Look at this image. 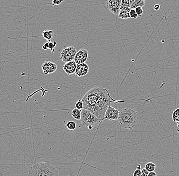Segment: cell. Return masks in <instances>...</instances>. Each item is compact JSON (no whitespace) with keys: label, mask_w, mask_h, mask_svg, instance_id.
<instances>
[{"label":"cell","mask_w":179,"mask_h":176,"mask_svg":"<svg viewBox=\"0 0 179 176\" xmlns=\"http://www.w3.org/2000/svg\"><path fill=\"white\" fill-rule=\"evenodd\" d=\"M84 108L87 109L103 121L105 112L112 103L124 102L111 98L108 91L102 87H96L90 90L81 99Z\"/></svg>","instance_id":"6da1fadb"},{"label":"cell","mask_w":179,"mask_h":176,"mask_svg":"<svg viewBox=\"0 0 179 176\" xmlns=\"http://www.w3.org/2000/svg\"><path fill=\"white\" fill-rule=\"evenodd\" d=\"M118 121L120 126L131 130L138 123V112L131 108H124L120 112Z\"/></svg>","instance_id":"7a4b0ae2"},{"label":"cell","mask_w":179,"mask_h":176,"mask_svg":"<svg viewBox=\"0 0 179 176\" xmlns=\"http://www.w3.org/2000/svg\"><path fill=\"white\" fill-rule=\"evenodd\" d=\"M28 176H60L58 170L47 162H38L33 165Z\"/></svg>","instance_id":"3957f363"},{"label":"cell","mask_w":179,"mask_h":176,"mask_svg":"<svg viewBox=\"0 0 179 176\" xmlns=\"http://www.w3.org/2000/svg\"><path fill=\"white\" fill-rule=\"evenodd\" d=\"M81 117L80 121L84 126L92 130L94 127L99 125L101 120L93 113L87 109H81Z\"/></svg>","instance_id":"277c9868"},{"label":"cell","mask_w":179,"mask_h":176,"mask_svg":"<svg viewBox=\"0 0 179 176\" xmlns=\"http://www.w3.org/2000/svg\"><path fill=\"white\" fill-rule=\"evenodd\" d=\"M77 51L73 46H68L62 50L61 53L60 59L64 62H68L74 60Z\"/></svg>","instance_id":"5b68a950"},{"label":"cell","mask_w":179,"mask_h":176,"mask_svg":"<svg viewBox=\"0 0 179 176\" xmlns=\"http://www.w3.org/2000/svg\"><path fill=\"white\" fill-rule=\"evenodd\" d=\"M121 3L122 0H107V8L111 13L118 15L121 8Z\"/></svg>","instance_id":"8992f818"},{"label":"cell","mask_w":179,"mask_h":176,"mask_svg":"<svg viewBox=\"0 0 179 176\" xmlns=\"http://www.w3.org/2000/svg\"><path fill=\"white\" fill-rule=\"evenodd\" d=\"M119 111H118V109L117 108L110 106V107H108V108L106 111L103 121L104 120L106 119L109 120L111 121L117 120L119 118Z\"/></svg>","instance_id":"52a82bcc"},{"label":"cell","mask_w":179,"mask_h":176,"mask_svg":"<svg viewBox=\"0 0 179 176\" xmlns=\"http://www.w3.org/2000/svg\"><path fill=\"white\" fill-rule=\"evenodd\" d=\"M89 53L87 50L82 48L77 51L74 58V61L77 65L85 63L88 58Z\"/></svg>","instance_id":"ba28073f"},{"label":"cell","mask_w":179,"mask_h":176,"mask_svg":"<svg viewBox=\"0 0 179 176\" xmlns=\"http://www.w3.org/2000/svg\"><path fill=\"white\" fill-rule=\"evenodd\" d=\"M42 70L45 74H50L55 73L57 69V65L54 63L46 61L43 63L41 66Z\"/></svg>","instance_id":"9c48e42d"},{"label":"cell","mask_w":179,"mask_h":176,"mask_svg":"<svg viewBox=\"0 0 179 176\" xmlns=\"http://www.w3.org/2000/svg\"><path fill=\"white\" fill-rule=\"evenodd\" d=\"M89 73V68L85 63L78 64L77 65L75 74L77 77H82L87 75Z\"/></svg>","instance_id":"30bf717a"},{"label":"cell","mask_w":179,"mask_h":176,"mask_svg":"<svg viewBox=\"0 0 179 176\" xmlns=\"http://www.w3.org/2000/svg\"><path fill=\"white\" fill-rule=\"evenodd\" d=\"M77 65L74 61H70L66 63L63 66V70L68 75L74 74L76 70Z\"/></svg>","instance_id":"8fae6325"},{"label":"cell","mask_w":179,"mask_h":176,"mask_svg":"<svg viewBox=\"0 0 179 176\" xmlns=\"http://www.w3.org/2000/svg\"><path fill=\"white\" fill-rule=\"evenodd\" d=\"M130 10H131V9L129 7H121L119 13L118 14V16L120 19H123V20H126V19L130 18Z\"/></svg>","instance_id":"7c38bea8"},{"label":"cell","mask_w":179,"mask_h":176,"mask_svg":"<svg viewBox=\"0 0 179 176\" xmlns=\"http://www.w3.org/2000/svg\"><path fill=\"white\" fill-rule=\"evenodd\" d=\"M71 115L73 117V118L75 119L80 121L81 119V110L77 109V108H74L71 112Z\"/></svg>","instance_id":"4fadbf2b"},{"label":"cell","mask_w":179,"mask_h":176,"mask_svg":"<svg viewBox=\"0 0 179 176\" xmlns=\"http://www.w3.org/2000/svg\"><path fill=\"white\" fill-rule=\"evenodd\" d=\"M53 34H54V32L52 30H48V31L45 30L42 32L43 37H44V38L46 39V40H48V41H50V39L53 38Z\"/></svg>","instance_id":"5bb4252c"},{"label":"cell","mask_w":179,"mask_h":176,"mask_svg":"<svg viewBox=\"0 0 179 176\" xmlns=\"http://www.w3.org/2000/svg\"><path fill=\"white\" fill-rule=\"evenodd\" d=\"M145 1L142 0H135L133 4L130 6L131 9H135L138 7H143L145 5Z\"/></svg>","instance_id":"9a60e30c"},{"label":"cell","mask_w":179,"mask_h":176,"mask_svg":"<svg viewBox=\"0 0 179 176\" xmlns=\"http://www.w3.org/2000/svg\"><path fill=\"white\" fill-rule=\"evenodd\" d=\"M145 168L149 172H154L156 169V165L153 162H148L145 165Z\"/></svg>","instance_id":"2e32d148"},{"label":"cell","mask_w":179,"mask_h":176,"mask_svg":"<svg viewBox=\"0 0 179 176\" xmlns=\"http://www.w3.org/2000/svg\"><path fill=\"white\" fill-rule=\"evenodd\" d=\"M66 127L68 130H74L76 128V124L74 121H69L66 124Z\"/></svg>","instance_id":"e0dca14e"},{"label":"cell","mask_w":179,"mask_h":176,"mask_svg":"<svg viewBox=\"0 0 179 176\" xmlns=\"http://www.w3.org/2000/svg\"><path fill=\"white\" fill-rule=\"evenodd\" d=\"M49 42V44H48V49L50 50L51 53H54L55 52V47L57 46V42L55 41H54L53 42H51L50 41H48Z\"/></svg>","instance_id":"ac0fdd59"},{"label":"cell","mask_w":179,"mask_h":176,"mask_svg":"<svg viewBox=\"0 0 179 176\" xmlns=\"http://www.w3.org/2000/svg\"><path fill=\"white\" fill-rule=\"evenodd\" d=\"M179 116V108H177L176 109L174 110L172 113V118L173 121L175 122H177V119Z\"/></svg>","instance_id":"d6986e66"},{"label":"cell","mask_w":179,"mask_h":176,"mask_svg":"<svg viewBox=\"0 0 179 176\" xmlns=\"http://www.w3.org/2000/svg\"><path fill=\"white\" fill-rule=\"evenodd\" d=\"M76 108L77 109L81 110L84 108V103L81 100H79L76 103Z\"/></svg>","instance_id":"ffe728a7"},{"label":"cell","mask_w":179,"mask_h":176,"mask_svg":"<svg viewBox=\"0 0 179 176\" xmlns=\"http://www.w3.org/2000/svg\"><path fill=\"white\" fill-rule=\"evenodd\" d=\"M138 16L137 12L135 11V9H131L130 12V17L132 19H137Z\"/></svg>","instance_id":"44dd1931"},{"label":"cell","mask_w":179,"mask_h":176,"mask_svg":"<svg viewBox=\"0 0 179 176\" xmlns=\"http://www.w3.org/2000/svg\"><path fill=\"white\" fill-rule=\"evenodd\" d=\"M135 11L137 12L138 16H142L144 13V10L142 7H138L135 9Z\"/></svg>","instance_id":"7402d4cb"},{"label":"cell","mask_w":179,"mask_h":176,"mask_svg":"<svg viewBox=\"0 0 179 176\" xmlns=\"http://www.w3.org/2000/svg\"><path fill=\"white\" fill-rule=\"evenodd\" d=\"M127 7L130 8L129 0H122L121 7Z\"/></svg>","instance_id":"603a6c76"},{"label":"cell","mask_w":179,"mask_h":176,"mask_svg":"<svg viewBox=\"0 0 179 176\" xmlns=\"http://www.w3.org/2000/svg\"><path fill=\"white\" fill-rule=\"evenodd\" d=\"M63 0H52L53 3L52 5L53 6H57V5H59L61 4Z\"/></svg>","instance_id":"cb8c5ba5"},{"label":"cell","mask_w":179,"mask_h":176,"mask_svg":"<svg viewBox=\"0 0 179 176\" xmlns=\"http://www.w3.org/2000/svg\"><path fill=\"white\" fill-rule=\"evenodd\" d=\"M142 175V170L140 169H136L134 172L133 176H141Z\"/></svg>","instance_id":"d4e9b609"},{"label":"cell","mask_w":179,"mask_h":176,"mask_svg":"<svg viewBox=\"0 0 179 176\" xmlns=\"http://www.w3.org/2000/svg\"><path fill=\"white\" fill-rule=\"evenodd\" d=\"M149 173V172H148L146 169H145V168H144L142 170L141 176H148Z\"/></svg>","instance_id":"484cf974"},{"label":"cell","mask_w":179,"mask_h":176,"mask_svg":"<svg viewBox=\"0 0 179 176\" xmlns=\"http://www.w3.org/2000/svg\"><path fill=\"white\" fill-rule=\"evenodd\" d=\"M48 44H49V42H46L45 44L42 46V49L43 50H47L48 49Z\"/></svg>","instance_id":"4316f807"},{"label":"cell","mask_w":179,"mask_h":176,"mask_svg":"<svg viewBox=\"0 0 179 176\" xmlns=\"http://www.w3.org/2000/svg\"><path fill=\"white\" fill-rule=\"evenodd\" d=\"M154 10H156V11H158L160 9V5L159 4H156L154 6Z\"/></svg>","instance_id":"83f0119b"},{"label":"cell","mask_w":179,"mask_h":176,"mask_svg":"<svg viewBox=\"0 0 179 176\" xmlns=\"http://www.w3.org/2000/svg\"><path fill=\"white\" fill-rule=\"evenodd\" d=\"M148 176H157V174L155 172H149Z\"/></svg>","instance_id":"f1b7e54d"},{"label":"cell","mask_w":179,"mask_h":176,"mask_svg":"<svg viewBox=\"0 0 179 176\" xmlns=\"http://www.w3.org/2000/svg\"><path fill=\"white\" fill-rule=\"evenodd\" d=\"M135 0H129L130 1V6H131V5L133 4L134 2H135Z\"/></svg>","instance_id":"f546056e"},{"label":"cell","mask_w":179,"mask_h":176,"mask_svg":"<svg viewBox=\"0 0 179 176\" xmlns=\"http://www.w3.org/2000/svg\"><path fill=\"white\" fill-rule=\"evenodd\" d=\"M137 169H140V170H141V165H138V166H137Z\"/></svg>","instance_id":"4dcf8cb0"},{"label":"cell","mask_w":179,"mask_h":176,"mask_svg":"<svg viewBox=\"0 0 179 176\" xmlns=\"http://www.w3.org/2000/svg\"><path fill=\"white\" fill-rule=\"evenodd\" d=\"M177 126H178V127L179 128V121L177 122Z\"/></svg>","instance_id":"1f68e13d"},{"label":"cell","mask_w":179,"mask_h":176,"mask_svg":"<svg viewBox=\"0 0 179 176\" xmlns=\"http://www.w3.org/2000/svg\"><path fill=\"white\" fill-rule=\"evenodd\" d=\"M178 121H179V117H178V119H177V122H178Z\"/></svg>","instance_id":"d6a6232c"},{"label":"cell","mask_w":179,"mask_h":176,"mask_svg":"<svg viewBox=\"0 0 179 176\" xmlns=\"http://www.w3.org/2000/svg\"><path fill=\"white\" fill-rule=\"evenodd\" d=\"M142 1H146V0H142Z\"/></svg>","instance_id":"836d02e7"},{"label":"cell","mask_w":179,"mask_h":176,"mask_svg":"<svg viewBox=\"0 0 179 176\" xmlns=\"http://www.w3.org/2000/svg\"></svg>","instance_id":"e575fe53"}]
</instances>
